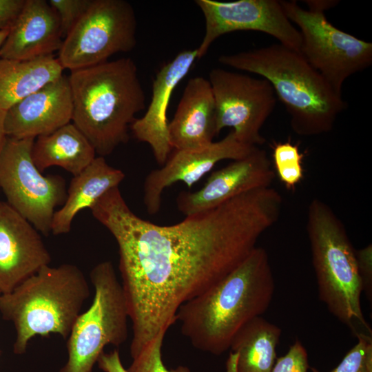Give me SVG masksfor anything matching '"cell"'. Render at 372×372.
Listing matches in <instances>:
<instances>
[{
  "mask_svg": "<svg viewBox=\"0 0 372 372\" xmlns=\"http://www.w3.org/2000/svg\"><path fill=\"white\" fill-rule=\"evenodd\" d=\"M282 202L274 188H261L162 226L136 215L117 187L90 209L118 245L132 327L131 357L166 334L183 304L247 257L262 234L278 220Z\"/></svg>",
  "mask_w": 372,
  "mask_h": 372,
  "instance_id": "1",
  "label": "cell"
},
{
  "mask_svg": "<svg viewBox=\"0 0 372 372\" xmlns=\"http://www.w3.org/2000/svg\"><path fill=\"white\" fill-rule=\"evenodd\" d=\"M274 290L268 254L256 246L222 280L183 304L176 322L194 348L219 355L244 326L267 310Z\"/></svg>",
  "mask_w": 372,
  "mask_h": 372,
  "instance_id": "2",
  "label": "cell"
},
{
  "mask_svg": "<svg viewBox=\"0 0 372 372\" xmlns=\"http://www.w3.org/2000/svg\"><path fill=\"white\" fill-rule=\"evenodd\" d=\"M227 67L255 74L271 84L290 117L298 135L311 136L330 132L347 107L338 94L301 54L282 44L223 54Z\"/></svg>",
  "mask_w": 372,
  "mask_h": 372,
  "instance_id": "3",
  "label": "cell"
},
{
  "mask_svg": "<svg viewBox=\"0 0 372 372\" xmlns=\"http://www.w3.org/2000/svg\"><path fill=\"white\" fill-rule=\"evenodd\" d=\"M72 123L104 157L128 141L135 116L145 108L138 69L130 57L72 71Z\"/></svg>",
  "mask_w": 372,
  "mask_h": 372,
  "instance_id": "4",
  "label": "cell"
},
{
  "mask_svg": "<svg viewBox=\"0 0 372 372\" xmlns=\"http://www.w3.org/2000/svg\"><path fill=\"white\" fill-rule=\"evenodd\" d=\"M90 296L87 280L73 264L45 265L12 291L0 295V313L16 331L13 352L25 353L37 336L58 334L67 340Z\"/></svg>",
  "mask_w": 372,
  "mask_h": 372,
  "instance_id": "5",
  "label": "cell"
},
{
  "mask_svg": "<svg viewBox=\"0 0 372 372\" xmlns=\"http://www.w3.org/2000/svg\"><path fill=\"white\" fill-rule=\"evenodd\" d=\"M307 231L319 299L354 335L357 324L371 333L361 307L355 249L342 221L325 202L314 198L308 206Z\"/></svg>",
  "mask_w": 372,
  "mask_h": 372,
  "instance_id": "6",
  "label": "cell"
},
{
  "mask_svg": "<svg viewBox=\"0 0 372 372\" xmlns=\"http://www.w3.org/2000/svg\"><path fill=\"white\" fill-rule=\"evenodd\" d=\"M307 9L295 1H280L301 36L300 53L339 94L344 81L372 64V43L335 27L324 12L335 1H307Z\"/></svg>",
  "mask_w": 372,
  "mask_h": 372,
  "instance_id": "7",
  "label": "cell"
},
{
  "mask_svg": "<svg viewBox=\"0 0 372 372\" xmlns=\"http://www.w3.org/2000/svg\"><path fill=\"white\" fill-rule=\"evenodd\" d=\"M94 293L90 307L76 318L68 338V360L59 372H92L107 344L119 347L128 338L125 296L110 261L96 265L90 273Z\"/></svg>",
  "mask_w": 372,
  "mask_h": 372,
  "instance_id": "8",
  "label": "cell"
},
{
  "mask_svg": "<svg viewBox=\"0 0 372 372\" xmlns=\"http://www.w3.org/2000/svg\"><path fill=\"white\" fill-rule=\"evenodd\" d=\"M33 138L6 136L0 150V189L7 203L34 228L48 236L55 208L67 196L64 178L45 176L35 165L32 156Z\"/></svg>",
  "mask_w": 372,
  "mask_h": 372,
  "instance_id": "9",
  "label": "cell"
},
{
  "mask_svg": "<svg viewBox=\"0 0 372 372\" xmlns=\"http://www.w3.org/2000/svg\"><path fill=\"white\" fill-rule=\"evenodd\" d=\"M137 20L125 0H92L63 39L58 59L71 72L107 61L114 54L132 50L136 44Z\"/></svg>",
  "mask_w": 372,
  "mask_h": 372,
  "instance_id": "10",
  "label": "cell"
},
{
  "mask_svg": "<svg viewBox=\"0 0 372 372\" xmlns=\"http://www.w3.org/2000/svg\"><path fill=\"white\" fill-rule=\"evenodd\" d=\"M208 80L215 101L218 134L231 127L243 143L258 147L265 143L260 131L277 101L268 81L223 68L212 69Z\"/></svg>",
  "mask_w": 372,
  "mask_h": 372,
  "instance_id": "11",
  "label": "cell"
},
{
  "mask_svg": "<svg viewBox=\"0 0 372 372\" xmlns=\"http://www.w3.org/2000/svg\"><path fill=\"white\" fill-rule=\"evenodd\" d=\"M205 21L204 37L196 48L201 59L211 45L223 34L235 31H257L269 34L300 52L301 36L286 15L280 1L238 0L221 2L196 0Z\"/></svg>",
  "mask_w": 372,
  "mask_h": 372,
  "instance_id": "12",
  "label": "cell"
},
{
  "mask_svg": "<svg viewBox=\"0 0 372 372\" xmlns=\"http://www.w3.org/2000/svg\"><path fill=\"white\" fill-rule=\"evenodd\" d=\"M256 147L240 142L231 131L203 148L176 150L163 167L152 170L145 180L143 201L147 213L153 215L159 211L161 195L167 187L181 181L190 188L219 161L241 159Z\"/></svg>",
  "mask_w": 372,
  "mask_h": 372,
  "instance_id": "13",
  "label": "cell"
},
{
  "mask_svg": "<svg viewBox=\"0 0 372 372\" xmlns=\"http://www.w3.org/2000/svg\"><path fill=\"white\" fill-rule=\"evenodd\" d=\"M275 176L267 152L258 147L213 172L198 191L180 192L177 207L186 216L205 211L247 192L271 187Z\"/></svg>",
  "mask_w": 372,
  "mask_h": 372,
  "instance_id": "14",
  "label": "cell"
},
{
  "mask_svg": "<svg viewBox=\"0 0 372 372\" xmlns=\"http://www.w3.org/2000/svg\"><path fill=\"white\" fill-rule=\"evenodd\" d=\"M51 256L39 232L7 202L0 201V292L12 291Z\"/></svg>",
  "mask_w": 372,
  "mask_h": 372,
  "instance_id": "15",
  "label": "cell"
},
{
  "mask_svg": "<svg viewBox=\"0 0 372 372\" xmlns=\"http://www.w3.org/2000/svg\"><path fill=\"white\" fill-rule=\"evenodd\" d=\"M72 113L69 79L63 75L6 110L5 133L18 139L36 138L70 123Z\"/></svg>",
  "mask_w": 372,
  "mask_h": 372,
  "instance_id": "16",
  "label": "cell"
},
{
  "mask_svg": "<svg viewBox=\"0 0 372 372\" xmlns=\"http://www.w3.org/2000/svg\"><path fill=\"white\" fill-rule=\"evenodd\" d=\"M197 50L180 52L157 72L152 83V97L147 110L132 124L134 137L147 143L156 162L163 165L172 149L168 136L167 112L172 94L187 76L196 60Z\"/></svg>",
  "mask_w": 372,
  "mask_h": 372,
  "instance_id": "17",
  "label": "cell"
},
{
  "mask_svg": "<svg viewBox=\"0 0 372 372\" xmlns=\"http://www.w3.org/2000/svg\"><path fill=\"white\" fill-rule=\"evenodd\" d=\"M218 135L216 111L213 92L208 79H190L172 121L168 136L176 150H195L210 145Z\"/></svg>",
  "mask_w": 372,
  "mask_h": 372,
  "instance_id": "18",
  "label": "cell"
},
{
  "mask_svg": "<svg viewBox=\"0 0 372 372\" xmlns=\"http://www.w3.org/2000/svg\"><path fill=\"white\" fill-rule=\"evenodd\" d=\"M59 18L45 0H25L0 50V58L29 60L51 55L63 43Z\"/></svg>",
  "mask_w": 372,
  "mask_h": 372,
  "instance_id": "19",
  "label": "cell"
},
{
  "mask_svg": "<svg viewBox=\"0 0 372 372\" xmlns=\"http://www.w3.org/2000/svg\"><path fill=\"white\" fill-rule=\"evenodd\" d=\"M124 178L125 174L121 169L110 166L104 157H96L72 178L64 203L54 214L51 233L55 236L69 233L78 213L84 209H90L107 192L118 187Z\"/></svg>",
  "mask_w": 372,
  "mask_h": 372,
  "instance_id": "20",
  "label": "cell"
},
{
  "mask_svg": "<svg viewBox=\"0 0 372 372\" xmlns=\"http://www.w3.org/2000/svg\"><path fill=\"white\" fill-rule=\"evenodd\" d=\"M282 330L262 316L244 326L236 335L226 361L227 372H271Z\"/></svg>",
  "mask_w": 372,
  "mask_h": 372,
  "instance_id": "21",
  "label": "cell"
},
{
  "mask_svg": "<svg viewBox=\"0 0 372 372\" xmlns=\"http://www.w3.org/2000/svg\"><path fill=\"white\" fill-rule=\"evenodd\" d=\"M32 156L42 172L59 166L74 176L79 174L96 158V152L84 134L72 123L34 139Z\"/></svg>",
  "mask_w": 372,
  "mask_h": 372,
  "instance_id": "22",
  "label": "cell"
},
{
  "mask_svg": "<svg viewBox=\"0 0 372 372\" xmlns=\"http://www.w3.org/2000/svg\"><path fill=\"white\" fill-rule=\"evenodd\" d=\"M63 68L54 54L29 60L0 58V106L6 111L62 76Z\"/></svg>",
  "mask_w": 372,
  "mask_h": 372,
  "instance_id": "23",
  "label": "cell"
},
{
  "mask_svg": "<svg viewBox=\"0 0 372 372\" xmlns=\"http://www.w3.org/2000/svg\"><path fill=\"white\" fill-rule=\"evenodd\" d=\"M355 336L357 343L330 372H372L371 333L359 331ZM310 369L311 372H320L314 367Z\"/></svg>",
  "mask_w": 372,
  "mask_h": 372,
  "instance_id": "24",
  "label": "cell"
},
{
  "mask_svg": "<svg viewBox=\"0 0 372 372\" xmlns=\"http://www.w3.org/2000/svg\"><path fill=\"white\" fill-rule=\"evenodd\" d=\"M165 334L161 333L150 344L132 358L129 372H192L185 366L169 369L162 359V346Z\"/></svg>",
  "mask_w": 372,
  "mask_h": 372,
  "instance_id": "25",
  "label": "cell"
},
{
  "mask_svg": "<svg viewBox=\"0 0 372 372\" xmlns=\"http://www.w3.org/2000/svg\"><path fill=\"white\" fill-rule=\"evenodd\" d=\"M92 0H50L59 18L63 38L70 32L87 11Z\"/></svg>",
  "mask_w": 372,
  "mask_h": 372,
  "instance_id": "26",
  "label": "cell"
},
{
  "mask_svg": "<svg viewBox=\"0 0 372 372\" xmlns=\"http://www.w3.org/2000/svg\"><path fill=\"white\" fill-rule=\"evenodd\" d=\"M309 369L307 351L296 339L285 355L276 358L271 372H308Z\"/></svg>",
  "mask_w": 372,
  "mask_h": 372,
  "instance_id": "27",
  "label": "cell"
},
{
  "mask_svg": "<svg viewBox=\"0 0 372 372\" xmlns=\"http://www.w3.org/2000/svg\"><path fill=\"white\" fill-rule=\"evenodd\" d=\"M355 257L358 273L362 284V292L367 299L372 301V247H366L355 250Z\"/></svg>",
  "mask_w": 372,
  "mask_h": 372,
  "instance_id": "28",
  "label": "cell"
},
{
  "mask_svg": "<svg viewBox=\"0 0 372 372\" xmlns=\"http://www.w3.org/2000/svg\"><path fill=\"white\" fill-rule=\"evenodd\" d=\"M25 3V0H0V31L11 28Z\"/></svg>",
  "mask_w": 372,
  "mask_h": 372,
  "instance_id": "29",
  "label": "cell"
},
{
  "mask_svg": "<svg viewBox=\"0 0 372 372\" xmlns=\"http://www.w3.org/2000/svg\"><path fill=\"white\" fill-rule=\"evenodd\" d=\"M279 179L288 189H293L303 178L304 172L302 163L281 165L275 167Z\"/></svg>",
  "mask_w": 372,
  "mask_h": 372,
  "instance_id": "30",
  "label": "cell"
},
{
  "mask_svg": "<svg viewBox=\"0 0 372 372\" xmlns=\"http://www.w3.org/2000/svg\"><path fill=\"white\" fill-rule=\"evenodd\" d=\"M96 362L99 369L104 372H129L123 367L117 349L110 353L103 351Z\"/></svg>",
  "mask_w": 372,
  "mask_h": 372,
  "instance_id": "31",
  "label": "cell"
},
{
  "mask_svg": "<svg viewBox=\"0 0 372 372\" xmlns=\"http://www.w3.org/2000/svg\"><path fill=\"white\" fill-rule=\"evenodd\" d=\"M6 112V111L0 106V150L6 138L4 127Z\"/></svg>",
  "mask_w": 372,
  "mask_h": 372,
  "instance_id": "32",
  "label": "cell"
},
{
  "mask_svg": "<svg viewBox=\"0 0 372 372\" xmlns=\"http://www.w3.org/2000/svg\"><path fill=\"white\" fill-rule=\"evenodd\" d=\"M8 32H9V30L0 31V50L8 34Z\"/></svg>",
  "mask_w": 372,
  "mask_h": 372,
  "instance_id": "33",
  "label": "cell"
},
{
  "mask_svg": "<svg viewBox=\"0 0 372 372\" xmlns=\"http://www.w3.org/2000/svg\"><path fill=\"white\" fill-rule=\"evenodd\" d=\"M1 292H0V295H1Z\"/></svg>",
  "mask_w": 372,
  "mask_h": 372,
  "instance_id": "34",
  "label": "cell"
},
{
  "mask_svg": "<svg viewBox=\"0 0 372 372\" xmlns=\"http://www.w3.org/2000/svg\"><path fill=\"white\" fill-rule=\"evenodd\" d=\"M0 354H1V351H0Z\"/></svg>",
  "mask_w": 372,
  "mask_h": 372,
  "instance_id": "35",
  "label": "cell"
}]
</instances>
